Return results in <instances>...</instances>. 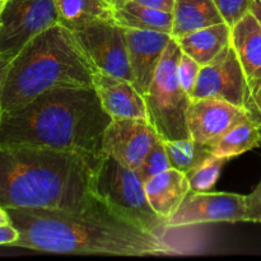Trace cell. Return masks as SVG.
I'll list each match as a JSON object with an SVG mask.
<instances>
[{
    "mask_svg": "<svg viewBox=\"0 0 261 261\" xmlns=\"http://www.w3.org/2000/svg\"><path fill=\"white\" fill-rule=\"evenodd\" d=\"M19 232L13 247L60 255L155 256L175 252L163 236L149 233L98 201L79 209L10 208Z\"/></svg>",
    "mask_w": 261,
    "mask_h": 261,
    "instance_id": "cell-1",
    "label": "cell"
},
{
    "mask_svg": "<svg viewBox=\"0 0 261 261\" xmlns=\"http://www.w3.org/2000/svg\"><path fill=\"white\" fill-rule=\"evenodd\" d=\"M102 157L33 145H0V206L79 209L98 201Z\"/></svg>",
    "mask_w": 261,
    "mask_h": 261,
    "instance_id": "cell-2",
    "label": "cell"
},
{
    "mask_svg": "<svg viewBox=\"0 0 261 261\" xmlns=\"http://www.w3.org/2000/svg\"><path fill=\"white\" fill-rule=\"evenodd\" d=\"M112 121L94 88H55L30 103L4 112L0 145H33L101 157Z\"/></svg>",
    "mask_w": 261,
    "mask_h": 261,
    "instance_id": "cell-3",
    "label": "cell"
},
{
    "mask_svg": "<svg viewBox=\"0 0 261 261\" xmlns=\"http://www.w3.org/2000/svg\"><path fill=\"white\" fill-rule=\"evenodd\" d=\"M96 68L74 33L63 24L41 32L10 60L2 91V111H13L55 88H93Z\"/></svg>",
    "mask_w": 261,
    "mask_h": 261,
    "instance_id": "cell-4",
    "label": "cell"
},
{
    "mask_svg": "<svg viewBox=\"0 0 261 261\" xmlns=\"http://www.w3.org/2000/svg\"><path fill=\"white\" fill-rule=\"evenodd\" d=\"M181 51L177 41L171 38L163 53L149 91L144 96L147 119L162 140L191 139L188 111L191 98L181 87L177 65Z\"/></svg>",
    "mask_w": 261,
    "mask_h": 261,
    "instance_id": "cell-5",
    "label": "cell"
},
{
    "mask_svg": "<svg viewBox=\"0 0 261 261\" xmlns=\"http://www.w3.org/2000/svg\"><path fill=\"white\" fill-rule=\"evenodd\" d=\"M94 193L115 214L143 231L163 237L168 231L166 219L150 206L144 182L137 171L105 153L97 171Z\"/></svg>",
    "mask_w": 261,
    "mask_h": 261,
    "instance_id": "cell-6",
    "label": "cell"
},
{
    "mask_svg": "<svg viewBox=\"0 0 261 261\" xmlns=\"http://www.w3.org/2000/svg\"><path fill=\"white\" fill-rule=\"evenodd\" d=\"M55 24H60V18L54 0H8L0 17V55L13 59Z\"/></svg>",
    "mask_w": 261,
    "mask_h": 261,
    "instance_id": "cell-7",
    "label": "cell"
},
{
    "mask_svg": "<svg viewBox=\"0 0 261 261\" xmlns=\"http://www.w3.org/2000/svg\"><path fill=\"white\" fill-rule=\"evenodd\" d=\"M73 33L96 70L133 83L124 27L114 19L97 20Z\"/></svg>",
    "mask_w": 261,
    "mask_h": 261,
    "instance_id": "cell-8",
    "label": "cell"
},
{
    "mask_svg": "<svg viewBox=\"0 0 261 261\" xmlns=\"http://www.w3.org/2000/svg\"><path fill=\"white\" fill-rule=\"evenodd\" d=\"M246 222V196L232 193L190 191L177 211L167 219V228L204 223Z\"/></svg>",
    "mask_w": 261,
    "mask_h": 261,
    "instance_id": "cell-9",
    "label": "cell"
},
{
    "mask_svg": "<svg viewBox=\"0 0 261 261\" xmlns=\"http://www.w3.org/2000/svg\"><path fill=\"white\" fill-rule=\"evenodd\" d=\"M247 78L232 41L213 61L201 66L193 99L218 98L244 109Z\"/></svg>",
    "mask_w": 261,
    "mask_h": 261,
    "instance_id": "cell-10",
    "label": "cell"
},
{
    "mask_svg": "<svg viewBox=\"0 0 261 261\" xmlns=\"http://www.w3.org/2000/svg\"><path fill=\"white\" fill-rule=\"evenodd\" d=\"M148 119H114L106 127L102 152L130 170H138L160 140Z\"/></svg>",
    "mask_w": 261,
    "mask_h": 261,
    "instance_id": "cell-11",
    "label": "cell"
},
{
    "mask_svg": "<svg viewBox=\"0 0 261 261\" xmlns=\"http://www.w3.org/2000/svg\"><path fill=\"white\" fill-rule=\"evenodd\" d=\"M247 119L242 107L218 98L193 99L188 111L191 138L211 148L229 130Z\"/></svg>",
    "mask_w": 261,
    "mask_h": 261,
    "instance_id": "cell-12",
    "label": "cell"
},
{
    "mask_svg": "<svg viewBox=\"0 0 261 261\" xmlns=\"http://www.w3.org/2000/svg\"><path fill=\"white\" fill-rule=\"evenodd\" d=\"M133 84L143 97L148 93L163 53L172 36L155 31L124 28Z\"/></svg>",
    "mask_w": 261,
    "mask_h": 261,
    "instance_id": "cell-13",
    "label": "cell"
},
{
    "mask_svg": "<svg viewBox=\"0 0 261 261\" xmlns=\"http://www.w3.org/2000/svg\"><path fill=\"white\" fill-rule=\"evenodd\" d=\"M93 88L109 116L114 119H147L145 99L134 84L96 70Z\"/></svg>",
    "mask_w": 261,
    "mask_h": 261,
    "instance_id": "cell-14",
    "label": "cell"
},
{
    "mask_svg": "<svg viewBox=\"0 0 261 261\" xmlns=\"http://www.w3.org/2000/svg\"><path fill=\"white\" fill-rule=\"evenodd\" d=\"M144 189L150 206L166 223L191 191L188 175L176 168L153 176L145 181Z\"/></svg>",
    "mask_w": 261,
    "mask_h": 261,
    "instance_id": "cell-15",
    "label": "cell"
},
{
    "mask_svg": "<svg viewBox=\"0 0 261 261\" xmlns=\"http://www.w3.org/2000/svg\"><path fill=\"white\" fill-rule=\"evenodd\" d=\"M181 51L204 66L213 61L232 41V28L226 22L194 31L175 38Z\"/></svg>",
    "mask_w": 261,
    "mask_h": 261,
    "instance_id": "cell-16",
    "label": "cell"
},
{
    "mask_svg": "<svg viewBox=\"0 0 261 261\" xmlns=\"http://www.w3.org/2000/svg\"><path fill=\"white\" fill-rule=\"evenodd\" d=\"M232 46L247 79H261V24L251 12L232 27Z\"/></svg>",
    "mask_w": 261,
    "mask_h": 261,
    "instance_id": "cell-17",
    "label": "cell"
},
{
    "mask_svg": "<svg viewBox=\"0 0 261 261\" xmlns=\"http://www.w3.org/2000/svg\"><path fill=\"white\" fill-rule=\"evenodd\" d=\"M172 17L173 38L224 22L213 0H176Z\"/></svg>",
    "mask_w": 261,
    "mask_h": 261,
    "instance_id": "cell-18",
    "label": "cell"
},
{
    "mask_svg": "<svg viewBox=\"0 0 261 261\" xmlns=\"http://www.w3.org/2000/svg\"><path fill=\"white\" fill-rule=\"evenodd\" d=\"M60 24L71 32L97 20L114 19V4L110 0H54Z\"/></svg>",
    "mask_w": 261,
    "mask_h": 261,
    "instance_id": "cell-19",
    "label": "cell"
},
{
    "mask_svg": "<svg viewBox=\"0 0 261 261\" xmlns=\"http://www.w3.org/2000/svg\"><path fill=\"white\" fill-rule=\"evenodd\" d=\"M114 20L124 28L172 33V13L144 7L133 0H125L115 7Z\"/></svg>",
    "mask_w": 261,
    "mask_h": 261,
    "instance_id": "cell-20",
    "label": "cell"
},
{
    "mask_svg": "<svg viewBox=\"0 0 261 261\" xmlns=\"http://www.w3.org/2000/svg\"><path fill=\"white\" fill-rule=\"evenodd\" d=\"M259 145V126L250 119H247L236 125L227 134H224L212 147V153L216 157L232 160V158L244 154Z\"/></svg>",
    "mask_w": 261,
    "mask_h": 261,
    "instance_id": "cell-21",
    "label": "cell"
},
{
    "mask_svg": "<svg viewBox=\"0 0 261 261\" xmlns=\"http://www.w3.org/2000/svg\"><path fill=\"white\" fill-rule=\"evenodd\" d=\"M162 142L172 168H176L186 175L213 157L211 147L196 142L193 138L184 140H162Z\"/></svg>",
    "mask_w": 261,
    "mask_h": 261,
    "instance_id": "cell-22",
    "label": "cell"
},
{
    "mask_svg": "<svg viewBox=\"0 0 261 261\" xmlns=\"http://www.w3.org/2000/svg\"><path fill=\"white\" fill-rule=\"evenodd\" d=\"M228 161L229 160H227V158L213 155L208 161H205L203 165L191 171L190 173H188L191 191L205 193V191L212 190L217 184V181H218L222 170H223V167Z\"/></svg>",
    "mask_w": 261,
    "mask_h": 261,
    "instance_id": "cell-23",
    "label": "cell"
},
{
    "mask_svg": "<svg viewBox=\"0 0 261 261\" xmlns=\"http://www.w3.org/2000/svg\"><path fill=\"white\" fill-rule=\"evenodd\" d=\"M170 168H172V166H171L170 160H168L167 152H166L162 139H160L155 143L154 147L149 150V153L145 155L142 165L135 171L139 175V177L142 178L143 182H145L147 180L152 178L153 176L165 172Z\"/></svg>",
    "mask_w": 261,
    "mask_h": 261,
    "instance_id": "cell-24",
    "label": "cell"
},
{
    "mask_svg": "<svg viewBox=\"0 0 261 261\" xmlns=\"http://www.w3.org/2000/svg\"><path fill=\"white\" fill-rule=\"evenodd\" d=\"M244 110L254 124L261 126V79H247Z\"/></svg>",
    "mask_w": 261,
    "mask_h": 261,
    "instance_id": "cell-25",
    "label": "cell"
},
{
    "mask_svg": "<svg viewBox=\"0 0 261 261\" xmlns=\"http://www.w3.org/2000/svg\"><path fill=\"white\" fill-rule=\"evenodd\" d=\"M201 65H199L193 58H190L186 54H181L178 59L177 65V75L180 81L181 87L184 91L193 98L194 89H195L196 81H198L199 73H200Z\"/></svg>",
    "mask_w": 261,
    "mask_h": 261,
    "instance_id": "cell-26",
    "label": "cell"
},
{
    "mask_svg": "<svg viewBox=\"0 0 261 261\" xmlns=\"http://www.w3.org/2000/svg\"><path fill=\"white\" fill-rule=\"evenodd\" d=\"M213 2L223 17L224 22L231 28L250 12V4H251V0H213Z\"/></svg>",
    "mask_w": 261,
    "mask_h": 261,
    "instance_id": "cell-27",
    "label": "cell"
},
{
    "mask_svg": "<svg viewBox=\"0 0 261 261\" xmlns=\"http://www.w3.org/2000/svg\"><path fill=\"white\" fill-rule=\"evenodd\" d=\"M246 222L261 223V181L250 195H246Z\"/></svg>",
    "mask_w": 261,
    "mask_h": 261,
    "instance_id": "cell-28",
    "label": "cell"
},
{
    "mask_svg": "<svg viewBox=\"0 0 261 261\" xmlns=\"http://www.w3.org/2000/svg\"><path fill=\"white\" fill-rule=\"evenodd\" d=\"M19 239V232L12 223L0 226V246H13Z\"/></svg>",
    "mask_w": 261,
    "mask_h": 261,
    "instance_id": "cell-29",
    "label": "cell"
},
{
    "mask_svg": "<svg viewBox=\"0 0 261 261\" xmlns=\"http://www.w3.org/2000/svg\"><path fill=\"white\" fill-rule=\"evenodd\" d=\"M133 2L144 5V7L153 8V9L172 13L176 0H133Z\"/></svg>",
    "mask_w": 261,
    "mask_h": 261,
    "instance_id": "cell-30",
    "label": "cell"
},
{
    "mask_svg": "<svg viewBox=\"0 0 261 261\" xmlns=\"http://www.w3.org/2000/svg\"><path fill=\"white\" fill-rule=\"evenodd\" d=\"M10 60L12 59L9 58H5V56L0 55V119H2V91H3V83H4V79H5V74H7L8 70V65H9Z\"/></svg>",
    "mask_w": 261,
    "mask_h": 261,
    "instance_id": "cell-31",
    "label": "cell"
},
{
    "mask_svg": "<svg viewBox=\"0 0 261 261\" xmlns=\"http://www.w3.org/2000/svg\"><path fill=\"white\" fill-rule=\"evenodd\" d=\"M250 12L254 14V17L256 18L257 22L261 24V0H251V4H250Z\"/></svg>",
    "mask_w": 261,
    "mask_h": 261,
    "instance_id": "cell-32",
    "label": "cell"
},
{
    "mask_svg": "<svg viewBox=\"0 0 261 261\" xmlns=\"http://www.w3.org/2000/svg\"><path fill=\"white\" fill-rule=\"evenodd\" d=\"M9 223H10V217L9 214H8L7 209L0 206V226H3V224H9Z\"/></svg>",
    "mask_w": 261,
    "mask_h": 261,
    "instance_id": "cell-33",
    "label": "cell"
},
{
    "mask_svg": "<svg viewBox=\"0 0 261 261\" xmlns=\"http://www.w3.org/2000/svg\"><path fill=\"white\" fill-rule=\"evenodd\" d=\"M8 0H0V17H2V13H3V9H4L5 4H7Z\"/></svg>",
    "mask_w": 261,
    "mask_h": 261,
    "instance_id": "cell-34",
    "label": "cell"
},
{
    "mask_svg": "<svg viewBox=\"0 0 261 261\" xmlns=\"http://www.w3.org/2000/svg\"><path fill=\"white\" fill-rule=\"evenodd\" d=\"M110 2H111L112 4H114V7H117V5L122 4V3H124L125 0H110Z\"/></svg>",
    "mask_w": 261,
    "mask_h": 261,
    "instance_id": "cell-35",
    "label": "cell"
},
{
    "mask_svg": "<svg viewBox=\"0 0 261 261\" xmlns=\"http://www.w3.org/2000/svg\"><path fill=\"white\" fill-rule=\"evenodd\" d=\"M259 137H260V145H261V126H259Z\"/></svg>",
    "mask_w": 261,
    "mask_h": 261,
    "instance_id": "cell-36",
    "label": "cell"
}]
</instances>
